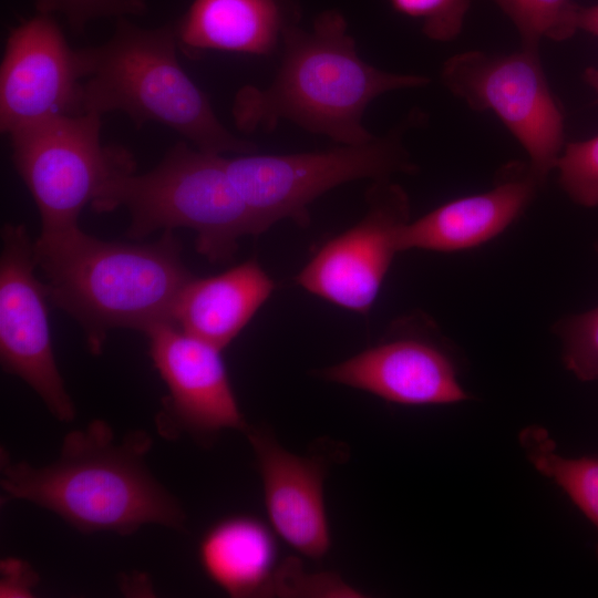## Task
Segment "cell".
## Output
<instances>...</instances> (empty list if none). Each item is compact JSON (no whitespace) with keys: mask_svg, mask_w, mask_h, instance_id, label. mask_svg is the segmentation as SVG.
Returning <instances> with one entry per match:
<instances>
[{"mask_svg":"<svg viewBox=\"0 0 598 598\" xmlns=\"http://www.w3.org/2000/svg\"><path fill=\"white\" fill-rule=\"evenodd\" d=\"M144 333L154 368L168 390L156 417L163 436L188 434L209 444L225 430H245L248 423L220 349L172 322L155 324Z\"/></svg>","mask_w":598,"mask_h":598,"instance_id":"11","label":"cell"},{"mask_svg":"<svg viewBox=\"0 0 598 598\" xmlns=\"http://www.w3.org/2000/svg\"><path fill=\"white\" fill-rule=\"evenodd\" d=\"M441 80L472 110L493 112L526 151L534 172L546 181L565 146V125L538 50L462 52L444 62Z\"/></svg>","mask_w":598,"mask_h":598,"instance_id":"8","label":"cell"},{"mask_svg":"<svg viewBox=\"0 0 598 598\" xmlns=\"http://www.w3.org/2000/svg\"><path fill=\"white\" fill-rule=\"evenodd\" d=\"M33 241L22 224L1 229L0 361L24 381L60 422L75 419V405L56 364L48 292L35 275Z\"/></svg>","mask_w":598,"mask_h":598,"instance_id":"9","label":"cell"},{"mask_svg":"<svg viewBox=\"0 0 598 598\" xmlns=\"http://www.w3.org/2000/svg\"><path fill=\"white\" fill-rule=\"evenodd\" d=\"M566 368L579 380H598V307L557 324Z\"/></svg>","mask_w":598,"mask_h":598,"instance_id":"22","label":"cell"},{"mask_svg":"<svg viewBox=\"0 0 598 598\" xmlns=\"http://www.w3.org/2000/svg\"><path fill=\"white\" fill-rule=\"evenodd\" d=\"M543 183L529 163L507 164L491 189L451 200L409 220L399 231L398 249L457 251L477 247L509 227Z\"/></svg>","mask_w":598,"mask_h":598,"instance_id":"15","label":"cell"},{"mask_svg":"<svg viewBox=\"0 0 598 598\" xmlns=\"http://www.w3.org/2000/svg\"><path fill=\"white\" fill-rule=\"evenodd\" d=\"M556 169L561 188L574 203L598 206V135L565 144Z\"/></svg>","mask_w":598,"mask_h":598,"instance_id":"21","label":"cell"},{"mask_svg":"<svg viewBox=\"0 0 598 598\" xmlns=\"http://www.w3.org/2000/svg\"><path fill=\"white\" fill-rule=\"evenodd\" d=\"M318 374L402 405L450 404L467 399L450 347L424 318L398 321L379 343Z\"/></svg>","mask_w":598,"mask_h":598,"instance_id":"12","label":"cell"},{"mask_svg":"<svg viewBox=\"0 0 598 598\" xmlns=\"http://www.w3.org/2000/svg\"><path fill=\"white\" fill-rule=\"evenodd\" d=\"M82 75L73 50L52 14L39 13L9 33L0 66V128L81 114Z\"/></svg>","mask_w":598,"mask_h":598,"instance_id":"13","label":"cell"},{"mask_svg":"<svg viewBox=\"0 0 598 598\" xmlns=\"http://www.w3.org/2000/svg\"><path fill=\"white\" fill-rule=\"evenodd\" d=\"M518 30L523 48L539 50L543 39L564 41L578 29L580 6L573 0H492Z\"/></svg>","mask_w":598,"mask_h":598,"instance_id":"20","label":"cell"},{"mask_svg":"<svg viewBox=\"0 0 598 598\" xmlns=\"http://www.w3.org/2000/svg\"><path fill=\"white\" fill-rule=\"evenodd\" d=\"M39 13H61L75 33L99 18L138 16L146 11L144 0H35Z\"/></svg>","mask_w":598,"mask_h":598,"instance_id":"24","label":"cell"},{"mask_svg":"<svg viewBox=\"0 0 598 598\" xmlns=\"http://www.w3.org/2000/svg\"><path fill=\"white\" fill-rule=\"evenodd\" d=\"M91 207L96 213L125 208L131 239L158 230L192 229L197 252L210 264L230 261L240 238L260 235L228 175L225 156L203 152L186 141L172 146L153 169L126 172L107 181Z\"/></svg>","mask_w":598,"mask_h":598,"instance_id":"5","label":"cell"},{"mask_svg":"<svg viewBox=\"0 0 598 598\" xmlns=\"http://www.w3.org/2000/svg\"><path fill=\"white\" fill-rule=\"evenodd\" d=\"M347 30L336 10L320 13L310 30L299 22L288 27L272 82L264 89L247 84L235 94L237 128L272 131L287 120L338 144H361L375 136L362 123L374 99L430 83L424 75L391 73L367 63Z\"/></svg>","mask_w":598,"mask_h":598,"instance_id":"2","label":"cell"},{"mask_svg":"<svg viewBox=\"0 0 598 598\" xmlns=\"http://www.w3.org/2000/svg\"><path fill=\"white\" fill-rule=\"evenodd\" d=\"M365 200L364 216L327 241L296 277L307 291L359 313L375 301L399 252V231L410 220L409 196L390 178L373 181Z\"/></svg>","mask_w":598,"mask_h":598,"instance_id":"10","label":"cell"},{"mask_svg":"<svg viewBox=\"0 0 598 598\" xmlns=\"http://www.w3.org/2000/svg\"><path fill=\"white\" fill-rule=\"evenodd\" d=\"M0 597H32L39 577L31 566L22 559L9 557L0 565Z\"/></svg>","mask_w":598,"mask_h":598,"instance_id":"26","label":"cell"},{"mask_svg":"<svg viewBox=\"0 0 598 598\" xmlns=\"http://www.w3.org/2000/svg\"><path fill=\"white\" fill-rule=\"evenodd\" d=\"M299 19L296 0H194L175 32L188 56L205 51L270 55Z\"/></svg>","mask_w":598,"mask_h":598,"instance_id":"16","label":"cell"},{"mask_svg":"<svg viewBox=\"0 0 598 598\" xmlns=\"http://www.w3.org/2000/svg\"><path fill=\"white\" fill-rule=\"evenodd\" d=\"M101 116L60 115L9 134L14 168L39 212L40 234L79 228L82 209L102 186L135 171L128 151L102 143Z\"/></svg>","mask_w":598,"mask_h":598,"instance_id":"7","label":"cell"},{"mask_svg":"<svg viewBox=\"0 0 598 598\" xmlns=\"http://www.w3.org/2000/svg\"><path fill=\"white\" fill-rule=\"evenodd\" d=\"M419 120L411 113L385 134L361 144L305 153L237 155L225 157V165L260 234L283 219L307 226L309 205L332 188L362 178L373 182L395 173H413L416 166L403 136Z\"/></svg>","mask_w":598,"mask_h":598,"instance_id":"6","label":"cell"},{"mask_svg":"<svg viewBox=\"0 0 598 598\" xmlns=\"http://www.w3.org/2000/svg\"><path fill=\"white\" fill-rule=\"evenodd\" d=\"M275 534L257 517H226L204 534L199 563L207 577L231 597L267 596L278 568Z\"/></svg>","mask_w":598,"mask_h":598,"instance_id":"18","label":"cell"},{"mask_svg":"<svg viewBox=\"0 0 598 598\" xmlns=\"http://www.w3.org/2000/svg\"><path fill=\"white\" fill-rule=\"evenodd\" d=\"M275 283L251 259L212 277H192L172 309V323L223 350L267 301Z\"/></svg>","mask_w":598,"mask_h":598,"instance_id":"17","label":"cell"},{"mask_svg":"<svg viewBox=\"0 0 598 598\" xmlns=\"http://www.w3.org/2000/svg\"><path fill=\"white\" fill-rule=\"evenodd\" d=\"M243 432L256 457L269 525L301 555L323 557L331 544L324 502L329 458L295 454L262 425L247 424Z\"/></svg>","mask_w":598,"mask_h":598,"instance_id":"14","label":"cell"},{"mask_svg":"<svg viewBox=\"0 0 598 598\" xmlns=\"http://www.w3.org/2000/svg\"><path fill=\"white\" fill-rule=\"evenodd\" d=\"M392 8L419 20L423 33L435 41L454 40L461 32L470 0H389Z\"/></svg>","mask_w":598,"mask_h":598,"instance_id":"23","label":"cell"},{"mask_svg":"<svg viewBox=\"0 0 598 598\" xmlns=\"http://www.w3.org/2000/svg\"><path fill=\"white\" fill-rule=\"evenodd\" d=\"M177 47L175 27L146 29L118 18L110 40L78 50L82 113L122 112L137 127L159 123L206 153H256L255 143L219 121L206 93L181 65Z\"/></svg>","mask_w":598,"mask_h":598,"instance_id":"4","label":"cell"},{"mask_svg":"<svg viewBox=\"0 0 598 598\" xmlns=\"http://www.w3.org/2000/svg\"><path fill=\"white\" fill-rule=\"evenodd\" d=\"M597 251H598V245H597Z\"/></svg>","mask_w":598,"mask_h":598,"instance_id":"29","label":"cell"},{"mask_svg":"<svg viewBox=\"0 0 598 598\" xmlns=\"http://www.w3.org/2000/svg\"><path fill=\"white\" fill-rule=\"evenodd\" d=\"M585 82L598 94V68H588L584 72Z\"/></svg>","mask_w":598,"mask_h":598,"instance_id":"28","label":"cell"},{"mask_svg":"<svg viewBox=\"0 0 598 598\" xmlns=\"http://www.w3.org/2000/svg\"><path fill=\"white\" fill-rule=\"evenodd\" d=\"M145 431L118 440L103 420L68 432L59 456L48 465L12 461L0 452V486L6 499L51 511L81 533L131 535L156 524L182 530L186 514L178 499L152 474Z\"/></svg>","mask_w":598,"mask_h":598,"instance_id":"1","label":"cell"},{"mask_svg":"<svg viewBox=\"0 0 598 598\" xmlns=\"http://www.w3.org/2000/svg\"><path fill=\"white\" fill-rule=\"evenodd\" d=\"M578 29L598 37V4L582 7L578 11Z\"/></svg>","mask_w":598,"mask_h":598,"instance_id":"27","label":"cell"},{"mask_svg":"<svg viewBox=\"0 0 598 598\" xmlns=\"http://www.w3.org/2000/svg\"><path fill=\"white\" fill-rule=\"evenodd\" d=\"M520 443L534 466L553 480L598 530V456L564 457L542 427H527ZM598 555V545H597Z\"/></svg>","mask_w":598,"mask_h":598,"instance_id":"19","label":"cell"},{"mask_svg":"<svg viewBox=\"0 0 598 598\" xmlns=\"http://www.w3.org/2000/svg\"><path fill=\"white\" fill-rule=\"evenodd\" d=\"M270 596H347L359 597V591L331 574H306L300 563L286 560L278 566L269 588Z\"/></svg>","mask_w":598,"mask_h":598,"instance_id":"25","label":"cell"},{"mask_svg":"<svg viewBox=\"0 0 598 598\" xmlns=\"http://www.w3.org/2000/svg\"><path fill=\"white\" fill-rule=\"evenodd\" d=\"M49 301L81 327L92 354L116 328L145 332L172 322L175 300L193 277L173 231L147 244L105 241L80 227L33 241Z\"/></svg>","mask_w":598,"mask_h":598,"instance_id":"3","label":"cell"}]
</instances>
